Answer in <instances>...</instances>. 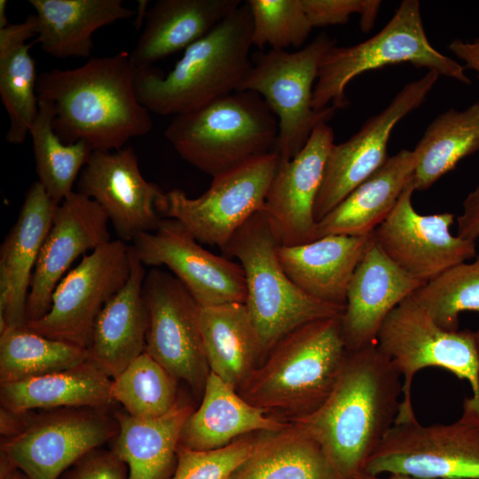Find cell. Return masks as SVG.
Wrapping results in <instances>:
<instances>
[{
  "instance_id": "6da1fadb",
  "label": "cell",
  "mask_w": 479,
  "mask_h": 479,
  "mask_svg": "<svg viewBox=\"0 0 479 479\" xmlns=\"http://www.w3.org/2000/svg\"><path fill=\"white\" fill-rule=\"evenodd\" d=\"M403 381L376 342L349 350L339 378L314 412L290 419L325 452L339 479L364 473L372 453L394 425Z\"/></svg>"
},
{
  "instance_id": "7a4b0ae2",
  "label": "cell",
  "mask_w": 479,
  "mask_h": 479,
  "mask_svg": "<svg viewBox=\"0 0 479 479\" xmlns=\"http://www.w3.org/2000/svg\"><path fill=\"white\" fill-rule=\"evenodd\" d=\"M130 52L93 58L73 69L54 68L37 77L38 99L55 109L53 129L65 144L87 141L94 150L115 151L153 129L139 102Z\"/></svg>"
},
{
  "instance_id": "3957f363",
  "label": "cell",
  "mask_w": 479,
  "mask_h": 479,
  "mask_svg": "<svg viewBox=\"0 0 479 479\" xmlns=\"http://www.w3.org/2000/svg\"><path fill=\"white\" fill-rule=\"evenodd\" d=\"M253 19L247 2L185 50L164 75L152 67L136 69L139 102L161 115H177L240 90L253 61Z\"/></svg>"
},
{
  "instance_id": "277c9868",
  "label": "cell",
  "mask_w": 479,
  "mask_h": 479,
  "mask_svg": "<svg viewBox=\"0 0 479 479\" xmlns=\"http://www.w3.org/2000/svg\"><path fill=\"white\" fill-rule=\"evenodd\" d=\"M341 316L307 323L284 336L238 389L249 404L290 419L318 409L332 392L347 348Z\"/></svg>"
},
{
  "instance_id": "5b68a950",
  "label": "cell",
  "mask_w": 479,
  "mask_h": 479,
  "mask_svg": "<svg viewBox=\"0 0 479 479\" xmlns=\"http://www.w3.org/2000/svg\"><path fill=\"white\" fill-rule=\"evenodd\" d=\"M278 119L252 90H237L175 115L165 137L181 158L212 177L274 152Z\"/></svg>"
},
{
  "instance_id": "8992f818",
  "label": "cell",
  "mask_w": 479,
  "mask_h": 479,
  "mask_svg": "<svg viewBox=\"0 0 479 479\" xmlns=\"http://www.w3.org/2000/svg\"><path fill=\"white\" fill-rule=\"evenodd\" d=\"M280 241L263 209L253 215L222 249L239 260L247 286L246 306L264 357L284 336L307 323L341 316L342 305L326 302L298 287L282 268Z\"/></svg>"
},
{
  "instance_id": "52a82bcc",
  "label": "cell",
  "mask_w": 479,
  "mask_h": 479,
  "mask_svg": "<svg viewBox=\"0 0 479 479\" xmlns=\"http://www.w3.org/2000/svg\"><path fill=\"white\" fill-rule=\"evenodd\" d=\"M400 63L471 84L465 67L436 51L428 42L420 2L404 0L386 26L371 38L351 46L330 48L318 69L312 107L320 110L331 103L335 109L346 108L349 100L345 90L353 78L366 71Z\"/></svg>"
},
{
  "instance_id": "ba28073f",
  "label": "cell",
  "mask_w": 479,
  "mask_h": 479,
  "mask_svg": "<svg viewBox=\"0 0 479 479\" xmlns=\"http://www.w3.org/2000/svg\"><path fill=\"white\" fill-rule=\"evenodd\" d=\"M376 344L403 377V400L395 422L416 418L412 403V380L418 372L431 366L467 380L473 392L471 402L479 413V356L474 331L442 328L412 294L388 315Z\"/></svg>"
},
{
  "instance_id": "9c48e42d",
  "label": "cell",
  "mask_w": 479,
  "mask_h": 479,
  "mask_svg": "<svg viewBox=\"0 0 479 479\" xmlns=\"http://www.w3.org/2000/svg\"><path fill=\"white\" fill-rule=\"evenodd\" d=\"M334 44L320 34L302 49L270 50L252 56L253 65L240 90L259 94L279 123L274 152L279 161H290L303 148L313 130L328 122L335 113L332 106L312 107V94L318 69L326 53Z\"/></svg>"
},
{
  "instance_id": "30bf717a",
  "label": "cell",
  "mask_w": 479,
  "mask_h": 479,
  "mask_svg": "<svg viewBox=\"0 0 479 479\" xmlns=\"http://www.w3.org/2000/svg\"><path fill=\"white\" fill-rule=\"evenodd\" d=\"M420 479H479V413L470 397L449 424L395 422L372 453L364 473Z\"/></svg>"
},
{
  "instance_id": "8fae6325",
  "label": "cell",
  "mask_w": 479,
  "mask_h": 479,
  "mask_svg": "<svg viewBox=\"0 0 479 479\" xmlns=\"http://www.w3.org/2000/svg\"><path fill=\"white\" fill-rule=\"evenodd\" d=\"M279 165L275 152L248 160L213 177L197 198L175 188L165 192L161 215L179 222L199 242L221 250L265 200Z\"/></svg>"
},
{
  "instance_id": "7c38bea8",
  "label": "cell",
  "mask_w": 479,
  "mask_h": 479,
  "mask_svg": "<svg viewBox=\"0 0 479 479\" xmlns=\"http://www.w3.org/2000/svg\"><path fill=\"white\" fill-rule=\"evenodd\" d=\"M27 412L17 436L1 439L0 455L29 479H58L90 452L112 441L119 425L109 408H61Z\"/></svg>"
},
{
  "instance_id": "4fadbf2b",
  "label": "cell",
  "mask_w": 479,
  "mask_h": 479,
  "mask_svg": "<svg viewBox=\"0 0 479 479\" xmlns=\"http://www.w3.org/2000/svg\"><path fill=\"white\" fill-rule=\"evenodd\" d=\"M130 264V246L118 239L84 255L55 287L48 311L25 327L88 349L96 320L127 282Z\"/></svg>"
},
{
  "instance_id": "5bb4252c",
  "label": "cell",
  "mask_w": 479,
  "mask_h": 479,
  "mask_svg": "<svg viewBox=\"0 0 479 479\" xmlns=\"http://www.w3.org/2000/svg\"><path fill=\"white\" fill-rule=\"evenodd\" d=\"M147 312L144 352L177 381L204 389L210 369L200 324V306L172 273L150 270L143 284Z\"/></svg>"
},
{
  "instance_id": "9a60e30c",
  "label": "cell",
  "mask_w": 479,
  "mask_h": 479,
  "mask_svg": "<svg viewBox=\"0 0 479 479\" xmlns=\"http://www.w3.org/2000/svg\"><path fill=\"white\" fill-rule=\"evenodd\" d=\"M130 248L145 266L168 267L202 308L246 302L242 266L205 249L175 219L164 218L155 231L139 234Z\"/></svg>"
},
{
  "instance_id": "2e32d148",
  "label": "cell",
  "mask_w": 479,
  "mask_h": 479,
  "mask_svg": "<svg viewBox=\"0 0 479 479\" xmlns=\"http://www.w3.org/2000/svg\"><path fill=\"white\" fill-rule=\"evenodd\" d=\"M439 75L405 84L381 113L369 118L347 141L334 145L326 160L314 205L316 222L323 218L387 161V145L397 122L426 100Z\"/></svg>"
},
{
  "instance_id": "e0dca14e",
  "label": "cell",
  "mask_w": 479,
  "mask_h": 479,
  "mask_svg": "<svg viewBox=\"0 0 479 479\" xmlns=\"http://www.w3.org/2000/svg\"><path fill=\"white\" fill-rule=\"evenodd\" d=\"M414 191L411 180L388 217L374 230L373 239L400 269L425 284L475 258L476 243L451 234L453 214H419L412 202Z\"/></svg>"
},
{
  "instance_id": "ac0fdd59",
  "label": "cell",
  "mask_w": 479,
  "mask_h": 479,
  "mask_svg": "<svg viewBox=\"0 0 479 479\" xmlns=\"http://www.w3.org/2000/svg\"><path fill=\"white\" fill-rule=\"evenodd\" d=\"M76 192L104 209L118 240L124 242L155 231L163 219L160 208L165 192L144 178L131 146L93 150L79 175Z\"/></svg>"
},
{
  "instance_id": "d6986e66",
  "label": "cell",
  "mask_w": 479,
  "mask_h": 479,
  "mask_svg": "<svg viewBox=\"0 0 479 479\" xmlns=\"http://www.w3.org/2000/svg\"><path fill=\"white\" fill-rule=\"evenodd\" d=\"M109 219L92 199L74 192L59 203L42 246L27 301V322L49 310L53 291L80 255L110 240Z\"/></svg>"
},
{
  "instance_id": "ffe728a7",
  "label": "cell",
  "mask_w": 479,
  "mask_h": 479,
  "mask_svg": "<svg viewBox=\"0 0 479 479\" xmlns=\"http://www.w3.org/2000/svg\"><path fill=\"white\" fill-rule=\"evenodd\" d=\"M334 141L333 129L319 123L298 154L279 161L263 211L283 246L313 240L314 205Z\"/></svg>"
},
{
  "instance_id": "44dd1931",
  "label": "cell",
  "mask_w": 479,
  "mask_h": 479,
  "mask_svg": "<svg viewBox=\"0 0 479 479\" xmlns=\"http://www.w3.org/2000/svg\"><path fill=\"white\" fill-rule=\"evenodd\" d=\"M422 285L384 254L373 233V240L350 280L340 318L347 349L375 343L388 315Z\"/></svg>"
},
{
  "instance_id": "7402d4cb",
  "label": "cell",
  "mask_w": 479,
  "mask_h": 479,
  "mask_svg": "<svg viewBox=\"0 0 479 479\" xmlns=\"http://www.w3.org/2000/svg\"><path fill=\"white\" fill-rule=\"evenodd\" d=\"M372 240L373 233L328 235L305 244L279 245L277 255L287 276L302 291L345 306L350 280Z\"/></svg>"
},
{
  "instance_id": "603a6c76",
  "label": "cell",
  "mask_w": 479,
  "mask_h": 479,
  "mask_svg": "<svg viewBox=\"0 0 479 479\" xmlns=\"http://www.w3.org/2000/svg\"><path fill=\"white\" fill-rule=\"evenodd\" d=\"M130 251L129 279L100 311L88 347L89 358L111 379L140 356L145 346L147 312L143 284L146 272Z\"/></svg>"
},
{
  "instance_id": "cb8c5ba5",
  "label": "cell",
  "mask_w": 479,
  "mask_h": 479,
  "mask_svg": "<svg viewBox=\"0 0 479 479\" xmlns=\"http://www.w3.org/2000/svg\"><path fill=\"white\" fill-rule=\"evenodd\" d=\"M240 0H159L147 10L145 25L130 52L136 69L187 47L204 37L234 12Z\"/></svg>"
},
{
  "instance_id": "d4e9b609",
  "label": "cell",
  "mask_w": 479,
  "mask_h": 479,
  "mask_svg": "<svg viewBox=\"0 0 479 479\" xmlns=\"http://www.w3.org/2000/svg\"><path fill=\"white\" fill-rule=\"evenodd\" d=\"M288 425L249 404L237 389L210 372L200 405L183 426L179 446L214 450L252 432H275Z\"/></svg>"
},
{
  "instance_id": "484cf974",
  "label": "cell",
  "mask_w": 479,
  "mask_h": 479,
  "mask_svg": "<svg viewBox=\"0 0 479 479\" xmlns=\"http://www.w3.org/2000/svg\"><path fill=\"white\" fill-rule=\"evenodd\" d=\"M417 157L401 150L317 222L313 240L328 235L365 236L388 217L412 180Z\"/></svg>"
},
{
  "instance_id": "4316f807",
  "label": "cell",
  "mask_w": 479,
  "mask_h": 479,
  "mask_svg": "<svg viewBox=\"0 0 479 479\" xmlns=\"http://www.w3.org/2000/svg\"><path fill=\"white\" fill-rule=\"evenodd\" d=\"M58 205L38 181L32 184L17 221L1 246L0 267L6 271L12 285L5 330L24 327L27 323V301L33 272Z\"/></svg>"
},
{
  "instance_id": "83f0119b",
  "label": "cell",
  "mask_w": 479,
  "mask_h": 479,
  "mask_svg": "<svg viewBox=\"0 0 479 479\" xmlns=\"http://www.w3.org/2000/svg\"><path fill=\"white\" fill-rule=\"evenodd\" d=\"M37 18L35 43L55 58H88L92 35L105 26L136 15L122 0H29Z\"/></svg>"
},
{
  "instance_id": "f1b7e54d",
  "label": "cell",
  "mask_w": 479,
  "mask_h": 479,
  "mask_svg": "<svg viewBox=\"0 0 479 479\" xmlns=\"http://www.w3.org/2000/svg\"><path fill=\"white\" fill-rule=\"evenodd\" d=\"M111 379L90 358L63 371L0 384L1 406L17 412L61 408H109Z\"/></svg>"
},
{
  "instance_id": "f546056e",
  "label": "cell",
  "mask_w": 479,
  "mask_h": 479,
  "mask_svg": "<svg viewBox=\"0 0 479 479\" xmlns=\"http://www.w3.org/2000/svg\"><path fill=\"white\" fill-rule=\"evenodd\" d=\"M192 408L177 402L168 413L139 419L114 411L119 430L111 450L127 465L129 479H170L183 426Z\"/></svg>"
},
{
  "instance_id": "4dcf8cb0",
  "label": "cell",
  "mask_w": 479,
  "mask_h": 479,
  "mask_svg": "<svg viewBox=\"0 0 479 479\" xmlns=\"http://www.w3.org/2000/svg\"><path fill=\"white\" fill-rule=\"evenodd\" d=\"M200 324L210 372L238 390L265 357L246 304L200 307Z\"/></svg>"
},
{
  "instance_id": "1f68e13d",
  "label": "cell",
  "mask_w": 479,
  "mask_h": 479,
  "mask_svg": "<svg viewBox=\"0 0 479 479\" xmlns=\"http://www.w3.org/2000/svg\"><path fill=\"white\" fill-rule=\"evenodd\" d=\"M35 35V14L0 29V97L9 116L6 140L15 145L26 140L38 114V76L27 43Z\"/></svg>"
},
{
  "instance_id": "d6a6232c",
  "label": "cell",
  "mask_w": 479,
  "mask_h": 479,
  "mask_svg": "<svg viewBox=\"0 0 479 479\" xmlns=\"http://www.w3.org/2000/svg\"><path fill=\"white\" fill-rule=\"evenodd\" d=\"M229 479H339L319 444L289 421L263 432L248 458Z\"/></svg>"
},
{
  "instance_id": "836d02e7",
  "label": "cell",
  "mask_w": 479,
  "mask_h": 479,
  "mask_svg": "<svg viewBox=\"0 0 479 479\" xmlns=\"http://www.w3.org/2000/svg\"><path fill=\"white\" fill-rule=\"evenodd\" d=\"M479 151V102L464 110L449 109L427 128L413 152L415 191L428 189L465 157Z\"/></svg>"
},
{
  "instance_id": "e575fe53",
  "label": "cell",
  "mask_w": 479,
  "mask_h": 479,
  "mask_svg": "<svg viewBox=\"0 0 479 479\" xmlns=\"http://www.w3.org/2000/svg\"><path fill=\"white\" fill-rule=\"evenodd\" d=\"M54 117L52 103L38 99V114L29 135L38 182L50 198L59 204L75 192L74 185L94 149L85 140L63 143L53 129Z\"/></svg>"
},
{
  "instance_id": "d590c367",
  "label": "cell",
  "mask_w": 479,
  "mask_h": 479,
  "mask_svg": "<svg viewBox=\"0 0 479 479\" xmlns=\"http://www.w3.org/2000/svg\"><path fill=\"white\" fill-rule=\"evenodd\" d=\"M89 359L88 349L27 327L0 334V384L63 371Z\"/></svg>"
},
{
  "instance_id": "8d00e7d4",
  "label": "cell",
  "mask_w": 479,
  "mask_h": 479,
  "mask_svg": "<svg viewBox=\"0 0 479 479\" xmlns=\"http://www.w3.org/2000/svg\"><path fill=\"white\" fill-rule=\"evenodd\" d=\"M177 380L147 353L134 359L113 379L111 396L130 415L139 419L161 417L177 403Z\"/></svg>"
},
{
  "instance_id": "74e56055",
  "label": "cell",
  "mask_w": 479,
  "mask_h": 479,
  "mask_svg": "<svg viewBox=\"0 0 479 479\" xmlns=\"http://www.w3.org/2000/svg\"><path fill=\"white\" fill-rule=\"evenodd\" d=\"M413 296L439 326L459 330L461 312L479 313V254L473 262L460 263L425 283Z\"/></svg>"
},
{
  "instance_id": "f35d334b",
  "label": "cell",
  "mask_w": 479,
  "mask_h": 479,
  "mask_svg": "<svg viewBox=\"0 0 479 479\" xmlns=\"http://www.w3.org/2000/svg\"><path fill=\"white\" fill-rule=\"evenodd\" d=\"M253 19V45L287 51L301 47L313 27L302 0H248Z\"/></svg>"
},
{
  "instance_id": "ab89813d",
  "label": "cell",
  "mask_w": 479,
  "mask_h": 479,
  "mask_svg": "<svg viewBox=\"0 0 479 479\" xmlns=\"http://www.w3.org/2000/svg\"><path fill=\"white\" fill-rule=\"evenodd\" d=\"M246 435L214 450L195 451L178 445L170 479H229L255 450L261 436Z\"/></svg>"
},
{
  "instance_id": "60d3db41",
  "label": "cell",
  "mask_w": 479,
  "mask_h": 479,
  "mask_svg": "<svg viewBox=\"0 0 479 479\" xmlns=\"http://www.w3.org/2000/svg\"><path fill=\"white\" fill-rule=\"evenodd\" d=\"M303 9L313 27L342 25L350 15H360L364 33L372 29L381 2L379 0H302Z\"/></svg>"
},
{
  "instance_id": "b9f144b4",
  "label": "cell",
  "mask_w": 479,
  "mask_h": 479,
  "mask_svg": "<svg viewBox=\"0 0 479 479\" xmlns=\"http://www.w3.org/2000/svg\"><path fill=\"white\" fill-rule=\"evenodd\" d=\"M58 479H129V469L111 449L99 447L75 462Z\"/></svg>"
},
{
  "instance_id": "7bdbcfd3",
  "label": "cell",
  "mask_w": 479,
  "mask_h": 479,
  "mask_svg": "<svg viewBox=\"0 0 479 479\" xmlns=\"http://www.w3.org/2000/svg\"><path fill=\"white\" fill-rule=\"evenodd\" d=\"M457 235L476 240L479 237V185L463 201V212L457 217Z\"/></svg>"
},
{
  "instance_id": "ee69618b",
  "label": "cell",
  "mask_w": 479,
  "mask_h": 479,
  "mask_svg": "<svg viewBox=\"0 0 479 479\" xmlns=\"http://www.w3.org/2000/svg\"><path fill=\"white\" fill-rule=\"evenodd\" d=\"M449 49L465 62V67L476 72L479 77V38L472 42L454 39L449 44Z\"/></svg>"
},
{
  "instance_id": "f6af8a7d",
  "label": "cell",
  "mask_w": 479,
  "mask_h": 479,
  "mask_svg": "<svg viewBox=\"0 0 479 479\" xmlns=\"http://www.w3.org/2000/svg\"><path fill=\"white\" fill-rule=\"evenodd\" d=\"M27 412H17L1 406L0 434L1 438H10L20 433L26 426Z\"/></svg>"
},
{
  "instance_id": "bcb514c9",
  "label": "cell",
  "mask_w": 479,
  "mask_h": 479,
  "mask_svg": "<svg viewBox=\"0 0 479 479\" xmlns=\"http://www.w3.org/2000/svg\"><path fill=\"white\" fill-rule=\"evenodd\" d=\"M0 479H29L21 470L0 455Z\"/></svg>"
},
{
  "instance_id": "7dc6e473",
  "label": "cell",
  "mask_w": 479,
  "mask_h": 479,
  "mask_svg": "<svg viewBox=\"0 0 479 479\" xmlns=\"http://www.w3.org/2000/svg\"><path fill=\"white\" fill-rule=\"evenodd\" d=\"M353 479H420L405 475H389L388 476L382 475H369L366 474H361Z\"/></svg>"
},
{
  "instance_id": "c3c4849f",
  "label": "cell",
  "mask_w": 479,
  "mask_h": 479,
  "mask_svg": "<svg viewBox=\"0 0 479 479\" xmlns=\"http://www.w3.org/2000/svg\"><path fill=\"white\" fill-rule=\"evenodd\" d=\"M6 0H0V29L10 24L6 18Z\"/></svg>"
},
{
  "instance_id": "681fc988",
  "label": "cell",
  "mask_w": 479,
  "mask_h": 479,
  "mask_svg": "<svg viewBox=\"0 0 479 479\" xmlns=\"http://www.w3.org/2000/svg\"><path fill=\"white\" fill-rule=\"evenodd\" d=\"M474 336H475L476 350L479 356V328L476 331H474Z\"/></svg>"
}]
</instances>
